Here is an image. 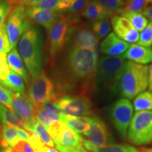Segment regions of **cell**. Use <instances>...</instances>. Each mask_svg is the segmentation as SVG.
I'll use <instances>...</instances> for the list:
<instances>
[{"mask_svg": "<svg viewBox=\"0 0 152 152\" xmlns=\"http://www.w3.org/2000/svg\"><path fill=\"white\" fill-rule=\"evenodd\" d=\"M133 106L127 99H120L112 104L109 116L114 128L122 137H127L129 125L132 118Z\"/></svg>", "mask_w": 152, "mask_h": 152, "instance_id": "cell-10", "label": "cell"}, {"mask_svg": "<svg viewBox=\"0 0 152 152\" xmlns=\"http://www.w3.org/2000/svg\"><path fill=\"white\" fill-rule=\"evenodd\" d=\"M121 56L130 61L145 65L152 62V49L137 44H132Z\"/></svg>", "mask_w": 152, "mask_h": 152, "instance_id": "cell-19", "label": "cell"}, {"mask_svg": "<svg viewBox=\"0 0 152 152\" xmlns=\"http://www.w3.org/2000/svg\"><path fill=\"white\" fill-rule=\"evenodd\" d=\"M20 140H22L18 136V128L3 125L0 137V147L1 149L13 147Z\"/></svg>", "mask_w": 152, "mask_h": 152, "instance_id": "cell-23", "label": "cell"}, {"mask_svg": "<svg viewBox=\"0 0 152 152\" xmlns=\"http://www.w3.org/2000/svg\"><path fill=\"white\" fill-rule=\"evenodd\" d=\"M78 17L62 14L54 26L48 30V53L49 59L54 61L68 42L71 26L79 22Z\"/></svg>", "mask_w": 152, "mask_h": 152, "instance_id": "cell-4", "label": "cell"}, {"mask_svg": "<svg viewBox=\"0 0 152 152\" xmlns=\"http://www.w3.org/2000/svg\"><path fill=\"white\" fill-rule=\"evenodd\" d=\"M7 59L11 71L20 75L23 80L24 83L28 86L30 82L29 75L18 50L16 48L11 49L7 54Z\"/></svg>", "mask_w": 152, "mask_h": 152, "instance_id": "cell-21", "label": "cell"}, {"mask_svg": "<svg viewBox=\"0 0 152 152\" xmlns=\"http://www.w3.org/2000/svg\"><path fill=\"white\" fill-rule=\"evenodd\" d=\"M98 4L107 11L111 16L116 14L123 8L124 0H94Z\"/></svg>", "mask_w": 152, "mask_h": 152, "instance_id": "cell-32", "label": "cell"}, {"mask_svg": "<svg viewBox=\"0 0 152 152\" xmlns=\"http://www.w3.org/2000/svg\"><path fill=\"white\" fill-rule=\"evenodd\" d=\"M140 152H152V148H140Z\"/></svg>", "mask_w": 152, "mask_h": 152, "instance_id": "cell-45", "label": "cell"}, {"mask_svg": "<svg viewBox=\"0 0 152 152\" xmlns=\"http://www.w3.org/2000/svg\"><path fill=\"white\" fill-rule=\"evenodd\" d=\"M83 146L92 152H140L136 148L128 144H111L105 147H95L91 145L84 138L83 140Z\"/></svg>", "mask_w": 152, "mask_h": 152, "instance_id": "cell-25", "label": "cell"}, {"mask_svg": "<svg viewBox=\"0 0 152 152\" xmlns=\"http://www.w3.org/2000/svg\"><path fill=\"white\" fill-rule=\"evenodd\" d=\"M125 61L122 56H102L98 61L95 74L94 85L96 87L115 90L119 74Z\"/></svg>", "mask_w": 152, "mask_h": 152, "instance_id": "cell-5", "label": "cell"}, {"mask_svg": "<svg viewBox=\"0 0 152 152\" xmlns=\"http://www.w3.org/2000/svg\"><path fill=\"white\" fill-rule=\"evenodd\" d=\"M133 107L135 112L152 111V92L144 91L139 94L133 101Z\"/></svg>", "mask_w": 152, "mask_h": 152, "instance_id": "cell-27", "label": "cell"}, {"mask_svg": "<svg viewBox=\"0 0 152 152\" xmlns=\"http://www.w3.org/2000/svg\"><path fill=\"white\" fill-rule=\"evenodd\" d=\"M28 96L35 109L49 101H56L60 96L56 92L53 81L44 72L32 77L28 85Z\"/></svg>", "mask_w": 152, "mask_h": 152, "instance_id": "cell-7", "label": "cell"}, {"mask_svg": "<svg viewBox=\"0 0 152 152\" xmlns=\"http://www.w3.org/2000/svg\"><path fill=\"white\" fill-rule=\"evenodd\" d=\"M7 54H0V83L7 77L11 71L7 64Z\"/></svg>", "mask_w": 152, "mask_h": 152, "instance_id": "cell-38", "label": "cell"}, {"mask_svg": "<svg viewBox=\"0 0 152 152\" xmlns=\"http://www.w3.org/2000/svg\"><path fill=\"white\" fill-rule=\"evenodd\" d=\"M149 1V0H124L123 8L118 11V13H142Z\"/></svg>", "mask_w": 152, "mask_h": 152, "instance_id": "cell-31", "label": "cell"}, {"mask_svg": "<svg viewBox=\"0 0 152 152\" xmlns=\"http://www.w3.org/2000/svg\"><path fill=\"white\" fill-rule=\"evenodd\" d=\"M42 45V37L40 30L37 28H30L18 41V52L32 77H35L43 72Z\"/></svg>", "mask_w": 152, "mask_h": 152, "instance_id": "cell-3", "label": "cell"}, {"mask_svg": "<svg viewBox=\"0 0 152 152\" xmlns=\"http://www.w3.org/2000/svg\"><path fill=\"white\" fill-rule=\"evenodd\" d=\"M12 152H35L34 148L29 142L20 140L11 149Z\"/></svg>", "mask_w": 152, "mask_h": 152, "instance_id": "cell-39", "label": "cell"}, {"mask_svg": "<svg viewBox=\"0 0 152 152\" xmlns=\"http://www.w3.org/2000/svg\"><path fill=\"white\" fill-rule=\"evenodd\" d=\"M83 135L87 137V141L95 147H105L114 143L107 125L98 116L90 117V129Z\"/></svg>", "mask_w": 152, "mask_h": 152, "instance_id": "cell-14", "label": "cell"}, {"mask_svg": "<svg viewBox=\"0 0 152 152\" xmlns=\"http://www.w3.org/2000/svg\"><path fill=\"white\" fill-rule=\"evenodd\" d=\"M47 130L54 144H58L70 149H78L83 147V137L68 128L61 121L51 125Z\"/></svg>", "mask_w": 152, "mask_h": 152, "instance_id": "cell-11", "label": "cell"}, {"mask_svg": "<svg viewBox=\"0 0 152 152\" xmlns=\"http://www.w3.org/2000/svg\"><path fill=\"white\" fill-rule=\"evenodd\" d=\"M70 0H44L36 7L39 9L57 11L61 14L67 12Z\"/></svg>", "mask_w": 152, "mask_h": 152, "instance_id": "cell-29", "label": "cell"}, {"mask_svg": "<svg viewBox=\"0 0 152 152\" xmlns=\"http://www.w3.org/2000/svg\"><path fill=\"white\" fill-rule=\"evenodd\" d=\"M148 87L150 92H152V64L148 66Z\"/></svg>", "mask_w": 152, "mask_h": 152, "instance_id": "cell-44", "label": "cell"}, {"mask_svg": "<svg viewBox=\"0 0 152 152\" xmlns=\"http://www.w3.org/2000/svg\"><path fill=\"white\" fill-rule=\"evenodd\" d=\"M12 95L13 92L11 90L0 85V104L10 110H12V106H11Z\"/></svg>", "mask_w": 152, "mask_h": 152, "instance_id": "cell-37", "label": "cell"}, {"mask_svg": "<svg viewBox=\"0 0 152 152\" xmlns=\"http://www.w3.org/2000/svg\"><path fill=\"white\" fill-rule=\"evenodd\" d=\"M116 14L126 18L130 23L132 27L138 32H141L142 30H143L149 23L148 19L142 13L120 12Z\"/></svg>", "mask_w": 152, "mask_h": 152, "instance_id": "cell-28", "label": "cell"}, {"mask_svg": "<svg viewBox=\"0 0 152 152\" xmlns=\"http://www.w3.org/2000/svg\"><path fill=\"white\" fill-rule=\"evenodd\" d=\"M60 121L79 134H85L90 126V117L73 116L62 113Z\"/></svg>", "mask_w": 152, "mask_h": 152, "instance_id": "cell-20", "label": "cell"}, {"mask_svg": "<svg viewBox=\"0 0 152 152\" xmlns=\"http://www.w3.org/2000/svg\"><path fill=\"white\" fill-rule=\"evenodd\" d=\"M130 44L122 40L111 33L104 37L100 45L102 53L109 56H122L130 47Z\"/></svg>", "mask_w": 152, "mask_h": 152, "instance_id": "cell-18", "label": "cell"}, {"mask_svg": "<svg viewBox=\"0 0 152 152\" xmlns=\"http://www.w3.org/2000/svg\"><path fill=\"white\" fill-rule=\"evenodd\" d=\"M111 25L114 34L120 39L129 44L137 42L140 33L132 27L130 23L124 17L118 14H114L111 16Z\"/></svg>", "mask_w": 152, "mask_h": 152, "instance_id": "cell-15", "label": "cell"}, {"mask_svg": "<svg viewBox=\"0 0 152 152\" xmlns=\"http://www.w3.org/2000/svg\"><path fill=\"white\" fill-rule=\"evenodd\" d=\"M142 14L147 18L148 20L152 21V0H149L145 6Z\"/></svg>", "mask_w": 152, "mask_h": 152, "instance_id": "cell-42", "label": "cell"}, {"mask_svg": "<svg viewBox=\"0 0 152 152\" xmlns=\"http://www.w3.org/2000/svg\"><path fill=\"white\" fill-rule=\"evenodd\" d=\"M11 47L6 30L4 23L0 25V54H8L11 50Z\"/></svg>", "mask_w": 152, "mask_h": 152, "instance_id": "cell-36", "label": "cell"}, {"mask_svg": "<svg viewBox=\"0 0 152 152\" xmlns=\"http://www.w3.org/2000/svg\"><path fill=\"white\" fill-rule=\"evenodd\" d=\"M62 113L73 116H89L93 114L90 100L83 95H64L55 102Z\"/></svg>", "mask_w": 152, "mask_h": 152, "instance_id": "cell-9", "label": "cell"}, {"mask_svg": "<svg viewBox=\"0 0 152 152\" xmlns=\"http://www.w3.org/2000/svg\"><path fill=\"white\" fill-rule=\"evenodd\" d=\"M91 28H92L91 30H92L93 33L99 40L102 38L106 37L111 32V22L109 18L97 20V21L93 22Z\"/></svg>", "mask_w": 152, "mask_h": 152, "instance_id": "cell-30", "label": "cell"}, {"mask_svg": "<svg viewBox=\"0 0 152 152\" xmlns=\"http://www.w3.org/2000/svg\"><path fill=\"white\" fill-rule=\"evenodd\" d=\"M69 42L71 47L91 51H98L99 39L92 30L87 26L80 25V21L71 26L68 39V42Z\"/></svg>", "mask_w": 152, "mask_h": 152, "instance_id": "cell-12", "label": "cell"}, {"mask_svg": "<svg viewBox=\"0 0 152 152\" xmlns=\"http://www.w3.org/2000/svg\"><path fill=\"white\" fill-rule=\"evenodd\" d=\"M1 127H0V137H1Z\"/></svg>", "mask_w": 152, "mask_h": 152, "instance_id": "cell-48", "label": "cell"}, {"mask_svg": "<svg viewBox=\"0 0 152 152\" xmlns=\"http://www.w3.org/2000/svg\"><path fill=\"white\" fill-rule=\"evenodd\" d=\"M26 14L30 20L43 26L47 31L51 29L60 16L64 14L57 11L39 9L37 7L26 8Z\"/></svg>", "mask_w": 152, "mask_h": 152, "instance_id": "cell-16", "label": "cell"}, {"mask_svg": "<svg viewBox=\"0 0 152 152\" xmlns=\"http://www.w3.org/2000/svg\"><path fill=\"white\" fill-rule=\"evenodd\" d=\"M90 1V0H70L67 12L70 14V16L78 17L79 15L82 14Z\"/></svg>", "mask_w": 152, "mask_h": 152, "instance_id": "cell-33", "label": "cell"}, {"mask_svg": "<svg viewBox=\"0 0 152 152\" xmlns=\"http://www.w3.org/2000/svg\"><path fill=\"white\" fill-rule=\"evenodd\" d=\"M0 121L4 125H8L15 128L26 130V124L12 110L9 109L0 104Z\"/></svg>", "mask_w": 152, "mask_h": 152, "instance_id": "cell-24", "label": "cell"}, {"mask_svg": "<svg viewBox=\"0 0 152 152\" xmlns=\"http://www.w3.org/2000/svg\"><path fill=\"white\" fill-rule=\"evenodd\" d=\"M56 144V149L58 150L60 152H89L86 151L84 149V147L81 148V149H70V148H66V147H63V146L60 145V144Z\"/></svg>", "mask_w": 152, "mask_h": 152, "instance_id": "cell-43", "label": "cell"}, {"mask_svg": "<svg viewBox=\"0 0 152 152\" xmlns=\"http://www.w3.org/2000/svg\"><path fill=\"white\" fill-rule=\"evenodd\" d=\"M128 140L137 146L152 142V111L135 112L128 127Z\"/></svg>", "mask_w": 152, "mask_h": 152, "instance_id": "cell-6", "label": "cell"}, {"mask_svg": "<svg viewBox=\"0 0 152 152\" xmlns=\"http://www.w3.org/2000/svg\"><path fill=\"white\" fill-rule=\"evenodd\" d=\"M148 87V66L125 61L119 74L114 92L127 99H132Z\"/></svg>", "mask_w": 152, "mask_h": 152, "instance_id": "cell-2", "label": "cell"}, {"mask_svg": "<svg viewBox=\"0 0 152 152\" xmlns=\"http://www.w3.org/2000/svg\"><path fill=\"white\" fill-rule=\"evenodd\" d=\"M46 149H47V152H59L55 149H53V148H52V147H47Z\"/></svg>", "mask_w": 152, "mask_h": 152, "instance_id": "cell-46", "label": "cell"}, {"mask_svg": "<svg viewBox=\"0 0 152 152\" xmlns=\"http://www.w3.org/2000/svg\"><path fill=\"white\" fill-rule=\"evenodd\" d=\"M98 51L71 47L65 61V85L68 90L86 93L94 85L98 64Z\"/></svg>", "mask_w": 152, "mask_h": 152, "instance_id": "cell-1", "label": "cell"}, {"mask_svg": "<svg viewBox=\"0 0 152 152\" xmlns=\"http://www.w3.org/2000/svg\"><path fill=\"white\" fill-rule=\"evenodd\" d=\"M12 110L26 124V131L32 132L34 125L37 122L34 106L26 94L13 92L11 101Z\"/></svg>", "mask_w": 152, "mask_h": 152, "instance_id": "cell-13", "label": "cell"}, {"mask_svg": "<svg viewBox=\"0 0 152 152\" xmlns=\"http://www.w3.org/2000/svg\"><path fill=\"white\" fill-rule=\"evenodd\" d=\"M11 10V4L7 0H0V25L4 23L6 18Z\"/></svg>", "mask_w": 152, "mask_h": 152, "instance_id": "cell-40", "label": "cell"}, {"mask_svg": "<svg viewBox=\"0 0 152 152\" xmlns=\"http://www.w3.org/2000/svg\"><path fill=\"white\" fill-rule=\"evenodd\" d=\"M7 1H8L11 4H16V3H17V1H18V0H7Z\"/></svg>", "mask_w": 152, "mask_h": 152, "instance_id": "cell-47", "label": "cell"}, {"mask_svg": "<svg viewBox=\"0 0 152 152\" xmlns=\"http://www.w3.org/2000/svg\"><path fill=\"white\" fill-rule=\"evenodd\" d=\"M33 131H35L37 133L39 139H40V140L43 142L45 145H47L52 148L54 147L55 144L54 140H52V137L49 134L47 128L44 127L42 125L37 122L34 125Z\"/></svg>", "mask_w": 152, "mask_h": 152, "instance_id": "cell-34", "label": "cell"}, {"mask_svg": "<svg viewBox=\"0 0 152 152\" xmlns=\"http://www.w3.org/2000/svg\"><path fill=\"white\" fill-rule=\"evenodd\" d=\"M0 85L9 90L14 91V92L26 94V87L23 80L20 75L12 71H10L7 77L0 83Z\"/></svg>", "mask_w": 152, "mask_h": 152, "instance_id": "cell-26", "label": "cell"}, {"mask_svg": "<svg viewBox=\"0 0 152 152\" xmlns=\"http://www.w3.org/2000/svg\"><path fill=\"white\" fill-rule=\"evenodd\" d=\"M137 45L144 47H151L152 45V21L148 23L140 34Z\"/></svg>", "mask_w": 152, "mask_h": 152, "instance_id": "cell-35", "label": "cell"}, {"mask_svg": "<svg viewBox=\"0 0 152 152\" xmlns=\"http://www.w3.org/2000/svg\"><path fill=\"white\" fill-rule=\"evenodd\" d=\"M43 1L44 0H18L16 4L23 6L27 8V7H36Z\"/></svg>", "mask_w": 152, "mask_h": 152, "instance_id": "cell-41", "label": "cell"}, {"mask_svg": "<svg viewBox=\"0 0 152 152\" xmlns=\"http://www.w3.org/2000/svg\"><path fill=\"white\" fill-rule=\"evenodd\" d=\"M55 102L54 100L49 101L35 109L37 121L47 129L60 121L62 112L57 108Z\"/></svg>", "mask_w": 152, "mask_h": 152, "instance_id": "cell-17", "label": "cell"}, {"mask_svg": "<svg viewBox=\"0 0 152 152\" xmlns=\"http://www.w3.org/2000/svg\"><path fill=\"white\" fill-rule=\"evenodd\" d=\"M5 25L11 49L16 48L21 36L32 28L31 20L26 16V7L15 6L9 13Z\"/></svg>", "mask_w": 152, "mask_h": 152, "instance_id": "cell-8", "label": "cell"}, {"mask_svg": "<svg viewBox=\"0 0 152 152\" xmlns=\"http://www.w3.org/2000/svg\"><path fill=\"white\" fill-rule=\"evenodd\" d=\"M81 15L87 20L93 22L111 17V15L94 0H90Z\"/></svg>", "mask_w": 152, "mask_h": 152, "instance_id": "cell-22", "label": "cell"}]
</instances>
